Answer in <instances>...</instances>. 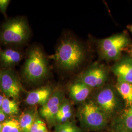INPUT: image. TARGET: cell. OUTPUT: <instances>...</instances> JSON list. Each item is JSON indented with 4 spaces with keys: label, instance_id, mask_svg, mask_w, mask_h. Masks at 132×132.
<instances>
[{
    "label": "cell",
    "instance_id": "1",
    "mask_svg": "<svg viewBox=\"0 0 132 132\" xmlns=\"http://www.w3.org/2000/svg\"><path fill=\"white\" fill-rule=\"evenodd\" d=\"M57 66L65 71L75 70L80 66L85 58V52L82 46L72 39L62 41L52 55Z\"/></svg>",
    "mask_w": 132,
    "mask_h": 132
},
{
    "label": "cell",
    "instance_id": "2",
    "mask_svg": "<svg viewBox=\"0 0 132 132\" xmlns=\"http://www.w3.org/2000/svg\"><path fill=\"white\" fill-rule=\"evenodd\" d=\"M93 100L110 122L124 109V101L115 87L111 85H104L99 88Z\"/></svg>",
    "mask_w": 132,
    "mask_h": 132
},
{
    "label": "cell",
    "instance_id": "3",
    "mask_svg": "<svg viewBox=\"0 0 132 132\" xmlns=\"http://www.w3.org/2000/svg\"><path fill=\"white\" fill-rule=\"evenodd\" d=\"M77 117L82 129L89 132H99L106 129L110 123L102 111L93 99L82 103Z\"/></svg>",
    "mask_w": 132,
    "mask_h": 132
},
{
    "label": "cell",
    "instance_id": "4",
    "mask_svg": "<svg viewBox=\"0 0 132 132\" xmlns=\"http://www.w3.org/2000/svg\"><path fill=\"white\" fill-rule=\"evenodd\" d=\"M30 29L26 19L15 17L6 21L0 29V44L20 45L26 42L30 36Z\"/></svg>",
    "mask_w": 132,
    "mask_h": 132
},
{
    "label": "cell",
    "instance_id": "5",
    "mask_svg": "<svg viewBox=\"0 0 132 132\" xmlns=\"http://www.w3.org/2000/svg\"><path fill=\"white\" fill-rule=\"evenodd\" d=\"M48 68L47 60L40 47L32 48L23 68L22 75L25 80L29 82H37L47 76Z\"/></svg>",
    "mask_w": 132,
    "mask_h": 132
},
{
    "label": "cell",
    "instance_id": "6",
    "mask_svg": "<svg viewBox=\"0 0 132 132\" xmlns=\"http://www.w3.org/2000/svg\"><path fill=\"white\" fill-rule=\"evenodd\" d=\"M130 42L125 34H118L99 40L98 50L100 57L106 60H118L121 52Z\"/></svg>",
    "mask_w": 132,
    "mask_h": 132
},
{
    "label": "cell",
    "instance_id": "7",
    "mask_svg": "<svg viewBox=\"0 0 132 132\" xmlns=\"http://www.w3.org/2000/svg\"><path fill=\"white\" fill-rule=\"evenodd\" d=\"M108 78L107 69L100 65H94L81 73L76 81L84 83L91 89L100 88L104 86Z\"/></svg>",
    "mask_w": 132,
    "mask_h": 132
},
{
    "label": "cell",
    "instance_id": "8",
    "mask_svg": "<svg viewBox=\"0 0 132 132\" xmlns=\"http://www.w3.org/2000/svg\"><path fill=\"white\" fill-rule=\"evenodd\" d=\"M0 88L5 95L13 99L19 97L21 85L18 76L12 69L0 70Z\"/></svg>",
    "mask_w": 132,
    "mask_h": 132
},
{
    "label": "cell",
    "instance_id": "9",
    "mask_svg": "<svg viewBox=\"0 0 132 132\" xmlns=\"http://www.w3.org/2000/svg\"><path fill=\"white\" fill-rule=\"evenodd\" d=\"M65 98L63 91L57 90L52 93L47 103L42 106L40 113L48 121H56V116L62 102Z\"/></svg>",
    "mask_w": 132,
    "mask_h": 132
},
{
    "label": "cell",
    "instance_id": "10",
    "mask_svg": "<svg viewBox=\"0 0 132 132\" xmlns=\"http://www.w3.org/2000/svg\"><path fill=\"white\" fill-rule=\"evenodd\" d=\"M113 132H132V105L126 107L111 122Z\"/></svg>",
    "mask_w": 132,
    "mask_h": 132
},
{
    "label": "cell",
    "instance_id": "11",
    "mask_svg": "<svg viewBox=\"0 0 132 132\" xmlns=\"http://www.w3.org/2000/svg\"><path fill=\"white\" fill-rule=\"evenodd\" d=\"M112 71L118 80L132 84V58L123 57L119 59L112 68Z\"/></svg>",
    "mask_w": 132,
    "mask_h": 132
},
{
    "label": "cell",
    "instance_id": "12",
    "mask_svg": "<svg viewBox=\"0 0 132 132\" xmlns=\"http://www.w3.org/2000/svg\"><path fill=\"white\" fill-rule=\"evenodd\" d=\"M52 94V89L49 86H44L31 91L28 94L26 102L29 105L46 104Z\"/></svg>",
    "mask_w": 132,
    "mask_h": 132
},
{
    "label": "cell",
    "instance_id": "13",
    "mask_svg": "<svg viewBox=\"0 0 132 132\" xmlns=\"http://www.w3.org/2000/svg\"><path fill=\"white\" fill-rule=\"evenodd\" d=\"M92 89L84 83L76 81L69 87V95L76 103H83L88 98Z\"/></svg>",
    "mask_w": 132,
    "mask_h": 132
},
{
    "label": "cell",
    "instance_id": "14",
    "mask_svg": "<svg viewBox=\"0 0 132 132\" xmlns=\"http://www.w3.org/2000/svg\"><path fill=\"white\" fill-rule=\"evenodd\" d=\"M22 55L12 48H0V66L4 69H11L21 61Z\"/></svg>",
    "mask_w": 132,
    "mask_h": 132
},
{
    "label": "cell",
    "instance_id": "15",
    "mask_svg": "<svg viewBox=\"0 0 132 132\" xmlns=\"http://www.w3.org/2000/svg\"><path fill=\"white\" fill-rule=\"evenodd\" d=\"M73 107L71 101L65 98L57 113L56 122L58 124L72 121L71 119L73 117Z\"/></svg>",
    "mask_w": 132,
    "mask_h": 132
},
{
    "label": "cell",
    "instance_id": "16",
    "mask_svg": "<svg viewBox=\"0 0 132 132\" xmlns=\"http://www.w3.org/2000/svg\"><path fill=\"white\" fill-rule=\"evenodd\" d=\"M114 87L124 101L125 107L132 106V83L118 80Z\"/></svg>",
    "mask_w": 132,
    "mask_h": 132
},
{
    "label": "cell",
    "instance_id": "17",
    "mask_svg": "<svg viewBox=\"0 0 132 132\" xmlns=\"http://www.w3.org/2000/svg\"><path fill=\"white\" fill-rule=\"evenodd\" d=\"M35 121V116L32 113H23L20 118V124L23 132H30Z\"/></svg>",
    "mask_w": 132,
    "mask_h": 132
},
{
    "label": "cell",
    "instance_id": "18",
    "mask_svg": "<svg viewBox=\"0 0 132 132\" xmlns=\"http://www.w3.org/2000/svg\"><path fill=\"white\" fill-rule=\"evenodd\" d=\"M1 109L6 114L14 115L19 113V107L17 103L7 97H5Z\"/></svg>",
    "mask_w": 132,
    "mask_h": 132
},
{
    "label": "cell",
    "instance_id": "19",
    "mask_svg": "<svg viewBox=\"0 0 132 132\" xmlns=\"http://www.w3.org/2000/svg\"><path fill=\"white\" fill-rule=\"evenodd\" d=\"M55 132H83L82 128L79 127L73 121L58 123L55 127Z\"/></svg>",
    "mask_w": 132,
    "mask_h": 132
},
{
    "label": "cell",
    "instance_id": "20",
    "mask_svg": "<svg viewBox=\"0 0 132 132\" xmlns=\"http://www.w3.org/2000/svg\"><path fill=\"white\" fill-rule=\"evenodd\" d=\"M1 132H22L20 122L15 119H10L2 124Z\"/></svg>",
    "mask_w": 132,
    "mask_h": 132
},
{
    "label": "cell",
    "instance_id": "21",
    "mask_svg": "<svg viewBox=\"0 0 132 132\" xmlns=\"http://www.w3.org/2000/svg\"><path fill=\"white\" fill-rule=\"evenodd\" d=\"M30 132H50L46 123L40 119L35 120Z\"/></svg>",
    "mask_w": 132,
    "mask_h": 132
},
{
    "label": "cell",
    "instance_id": "22",
    "mask_svg": "<svg viewBox=\"0 0 132 132\" xmlns=\"http://www.w3.org/2000/svg\"><path fill=\"white\" fill-rule=\"evenodd\" d=\"M10 0H0V12L6 17V10L10 4Z\"/></svg>",
    "mask_w": 132,
    "mask_h": 132
},
{
    "label": "cell",
    "instance_id": "23",
    "mask_svg": "<svg viewBox=\"0 0 132 132\" xmlns=\"http://www.w3.org/2000/svg\"><path fill=\"white\" fill-rule=\"evenodd\" d=\"M6 118V114L0 108V122L5 120Z\"/></svg>",
    "mask_w": 132,
    "mask_h": 132
},
{
    "label": "cell",
    "instance_id": "24",
    "mask_svg": "<svg viewBox=\"0 0 132 132\" xmlns=\"http://www.w3.org/2000/svg\"><path fill=\"white\" fill-rule=\"evenodd\" d=\"M5 99V96H3V95L0 94V108H1L2 105L3 103V102L4 101V100Z\"/></svg>",
    "mask_w": 132,
    "mask_h": 132
},
{
    "label": "cell",
    "instance_id": "25",
    "mask_svg": "<svg viewBox=\"0 0 132 132\" xmlns=\"http://www.w3.org/2000/svg\"><path fill=\"white\" fill-rule=\"evenodd\" d=\"M129 53V54H130V56H129L131 57L132 58V47L130 49Z\"/></svg>",
    "mask_w": 132,
    "mask_h": 132
},
{
    "label": "cell",
    "instance_id": "26",
    "mask_svg": "<svg viewBox=\"0 0 132 132\" xmlns=\"http://www.w3.org/2000/svg\"><path fill=\"white\" fill-rule=\"evenodd\" d=\"M112 132L111 130H106V129L105 130H102V131H99V132Z\"/></svg>",
    "mask_w": 132,
    "mask_h": 132
},
{
    "label": "cell",
    "instance_id": "27",
    "mask_svg": "<svg viewBox=\"0 0 132 132\" xmlns=\"http://www.w3.org/2000/svg\"><path fill=\"white\" fill-rule=\"evenodd\" d=\"M2 124L0 123V132H1V131H2Z\"/></svg>",
    "mask_w": 132,
    "mask_h": 132
},
{
    "label": "cell",
    "instance_id": "28",
    "mask_svg": "<svg viewBox=\"0 0 132 132\" xmlns=\"http://www.w3.org/2000/svg\"><path fill=\"white\" fill-rule=\"evenodd\" d=\"M130 30H131V31L132 32V25L130 27Z\"/></svg>",
    "mask_w": 132,
    "mask_h": 132
}]
</instances>
